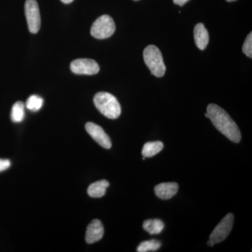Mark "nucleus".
<instances>
[{"mask_svg": "<svg viewBox=\"0 0 252 252\" xmlns=\"http://www.w3.org/2000/svg\"><path fill=\"white\" fill-rule=\"evenodd\" d=\"M134 1H138V0H134Z\"/></svg>", "mask_w": 252, "mask_h": 252, "instance_id": "23", "label": "nucleus"}, {"mask_svg": "<svg viewBox=\"0 0 252 252\" xmlns=\"http://www.w3.org/2000/svg\"><path fill=\"white\" fill-rule=\"evenodd\" d=\"M227 1H229V2H231V1H235L236 0H226Z\"/></svg>", "mask_w": 252, "mask_h": 252, "instance_id": "22", "label": "nucleus"}, {"mask_svg": "<svg viewBox=\"0 0 252 252\" xmlns=\"http://www.w3.org/2000/svg\"><path fill=\"white\" fill-rule=\"evenodd\" d=\"M94 102L96 108L104 117L116 119L120 117L122 107L117 99L107 92H99L94 95Z\"/></svg>", "mask_w": 252, "mask_h": 252, "instance_id": "2", "label": "nucleus"}, {"mask_svg": "<svg viewBox=\"0 0 252 252\" xmlns=\"http://www.w3.org/2000/svg\"><path fill=\"white\" fill-rule=\"evenodd\" d=\"M163 222L160 220H145L143 223V228L144 230L148 232L149 234H159L161 233L164 229Z\"/></svg>", "mask_w": 252, "mask_h": 252, "instance_id": "14", "label": "nucleus"}, {"mask_svg": "<svg viewBox=\"0 0 252 252\" xmlns=\"http://www.w3.org/2000/svg\"><path fill=\"white\" fill-rule=\"evenodd\" d=\"M207 113L217 130L233 142H240L241 133L238 126L224 109L217 104H210L207 107Z\"/></svg>", "mask_w": 252, "mask_h": 252, "instance_id": "1", "label": "nucleus"}, {"mask_svg": "<svg viewBox=\"0 0 252 252\" xmlns=\"http://www.w3.org/2000/svg\"><path fill=\"white\" fill-rule=\"evenodd\" d=\"M73 73L81 75H94L99 72V67L96 61L89 59H77L70 64Z\"/></svg>", "mask_w": 252, "mask_h": 252, "instance_id": "7", "label": "nucleus"}, {"mask_svg": "<svg viewBox=\"0 0 252 252\" xmlns=\"http://www.w3.org/2000/svg\"><path fill=\"white\" fill-rule=\"evenodd\" d=\"M11 166V162L7 159H0V172L7 170Z\"/></svg>", "mask_w": 252, "mask_h": 252, "instance_id": "19", "label": "nucleus"}, {"mask_svg": "<svg viewBox=\"0 0 252 252\" xmlns=\"http://www.w3.org/2000/svg\"><path fill=\"white\" fill-rule=\"evenodd\" d=\"M115 30V23L112 18L108 15H103L94 21L91 27V34L96 39H107L113 35Z\"/></svg>", "mask_w": 252, "mask_h": 252, "instance_id": "4", "label": "nucleus"}, {"mask_svg": "<svg viewBox=\"0 0 252 252\" xmlns=\"http://www.w3.org/2000/svg\"><path fill=\"white\" fill-rule=\"evenodd\" d=\"M74 0H61V1L64 4H69V3L72 2Z\"/></svg>", "mask_w": 252, "mask_h": 252, "instance_id": "21", "label": "nucleus"}, {"mask_svg": "<svg viewBox=\"0 0 252 252\" xmlns=\"http://www.w3.org/2000/svg\"><path fill=\"white\" fill-rule=\"evenodd\" d=\"M189 0H173L174 3L175 4L179 5V6H184L186 3L188 2Z\"/></svg>", "mask_w": 252, "mask_h": 252, "instance_id": "20", "label": "nucleus"}, {"mask_svg": "<svg viewBox=\"0 0 252 252\" xmlns=\"http://www.w3.org/2000/svg\"><path fill=\"white\" fill-rule=\"evenodd\" d=\"M179 186L175 182H167L157 185L154 189L156 195L162 200H168L178 191Z\"/></svg>", "mask_w": 252, "mask_h": 252, "instance_id": "10", "label": "nucleus"}, {"mask_svg": "<svg viewBox=\"0 0 252 252\" xmlns=\"http://www.w3.org/2000/svg\"><path fill=\"white\" fill-rule=\"evenodd\" d=\"M109 187V183L107 180L97 181L89 186L88 194L92 198H101L105 195L106 190Z\"/></svg>", "mask_w": 252, "mask_h": 252, "instance_id": "12", "label": "nucleus"}, {"mask_svg": "<svg viewBox=\"0 0 252 252\" xmlns=\"http://www.w3.org/2000/svg\"><path fill=\"white\" fill-rule=\"evenodd\" d=\"M163 144L160 141L147 142L142 149V155L145 158L153 157L163 149Z\"/></svg>", "mask_w": 252, "mask_h": 252, "instance_id": "13", "label": "nucleus"}, {"mask_svg": "<svg viewBox=\"0 0 252 252\" xmlns=\"http://www.w3.org/2000/svg\"><path fill=\"white\" fill-rule=\"evenodd\" d=\"M13 122L20 123L23 122L25 118V104L23 102H16L13 105L11 114Z\"/></svg>", "mask_w": 252, "mask_h": 252, "instance_id": "15", "label": "nucleus"}, {"mask_svg": "<svg viewBox=\"0 0 252 252\" xmlns=\"http://www.w3.org/2000/svg\"><path fill=\"white\" fill-rule=\"evenodd\" d=\"M104 235V227L98 220H93L88 225L86 233V241L88 244L98 242Z\"/></svg>", "mask_w": 252, "mask_h": 252, "instance_id": "9", "label": "nucleus"}, {"mask_svg": "<svg viewBox=\"0 0 252 252\" xmlns=\"http://www.w3.org/2000/svg\"><path fill=\"white\" fill-rule=\"evenodd\" d=\"M85 128L88 133L101 147L107 149L112 147V142H111L110 138L100 126L94 124V123L89 122L86 124Z\"/></svg>", "mask_w": 252, "mask_h": 252, "instance_id": "8", "label": "nucleus"}, {"mask_svg": "<svg viewBox=\"0 0 252 252\" xmlns=\"http://www.w3.org/2000/svg\"><path fill=\"white\" fill-rule=\"evenodd\" d=\"M44 99L39 96L33 94L30 96L26 102V107L32 112H37L42 107Z\"/></svg>", "mask_w": 252, "mask_h": 252, "instance_id": "17", "label": "nucleus"}, {"mask_svg": "<svg viewBox=\"0 0 252 252\" xmlns=\"http://www.w3.org/2000/svg\"><path fill=\"white\" fill-rule=\"evenodd\" d=\"M244 54L246 55L250 59L252 57V33L250 32L247 36L243 46Z\"/></svg>", "mask_w": 252, "mask_h": 252, "instance_id": "18", "label": "nucleus"}, {"mask_svg": "<svg viewBox=\"0 0 252 252\" xmlns=\"http://www.w3.org/2000/svg\"><path fill=\"white\" fill-rule=\"evenodd\" d=\"M25 14L29 31L32 34H36L39 32L41 26L40 12L36 0H26Z\"/></svg>", "mask_w": 252, "mask_h": 252, "instance_id": "5", "label": "nucleus"}, {"mask_svg": "<svg viewBox=\"0 0 252 252\" xmlns=\"http://www.w3.org/2000/svg\"><path fill=\"white\" fill-rule=\"evenodd\" d=\"M233 220L234 217L231 213L228 214L220 220L210 236V240L214 245L221 243L228 236L233 228Z\"/></svg>", "mask_w": 252, "mask_h": 252, "instance_id": "6", "label": "nucleus"}, {"mask_svg": "<svg viewBox=\"0 0 252 252\" xmlns=\"http://www.w3.org/2000/svg\"><path fill=\"white\" fill-rule=\"evenodd\" d=\"M194 39L199 49L203 51L206 49L210 37H209L208 31H207L203 23H198L194 28Z\"/></svg>", "mask_w": 252, "mask_h": 252, "instance_id": "11", "label": "nucleus"}, {"mask_svg": "<svg viewBox=\"0 0 252 252\" xmlns=\"http://www.w3.org/2000/svg\"><path fill=\"white\" fill-rule=\"evenodd\" d=\"M143 56L144 62L152 74L157 77H163L166 67L158 48L154 45L147 46L144 50Z\"/></svg>", "mask_w": 252, "mask_h": 252, "instance_id": "3", "label": "nucleus"}, {"mask_svg": "<svg viewBox=\"0 0 252 252\" xmlns=\"http://www.w3.org/2000/svg\"><path fill=\"white\" fill-rule=\"evenodd\" d=\"M161 247V243L158 240H152L144 241L139 245L137 252H156Z\"/></svg>", "mask_w": 252, "mask_h": 252, "instance_id": "16", "label": "nucleus"}]
</instances>
